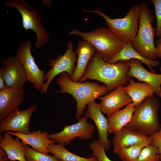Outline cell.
<instances>
[{"label": "cell", "instance_id": "cell-1", "mask_svg": "<svg viewBox=\"0 0 161 161\" xmlns=\"http://www.w3.org/2000/svg\"><path fill=\"white\" fill-rule=\"evenodd\" d=\"M130 69L126 61L108 63L104 61L96 51L84 75L78 82L82 83L89 79L97 80L103 83L110 91L120 86L127 85L130 79L127 75Z\"/></svg>", "mask_w": 161, "mask_h": 161}, {"label": "cell", "instance_id": "cell-2", "mask_svg": "<svg viewBox=\"0 0 161 161\" xmlns=\"http://www.w3.org/2000/svg\"><path fill=\"white\" fill-rule=\"evenodd\" d=\"M56 83L60 88L59 90L57 91V92L69 93L75 99L76 101L75 117L78 120L81 117L87 105L95 99L106 95L110 91L105 85H100L96 82H74L66 72L59 74L56 79Z\"/></svg>", "mask_w": 161, "mask_h": 161}, {"label": "cell", "instance_id": "cell-3", "mask_svg": "<svg viewBox=\"0 0 161 161\" xmlns=\"http://www.w3.org/2000/svg\"><path fill=\"white\" fill-rule=\"evenodd\" d=\"M160 106L154 95L147 97L135 107L131 120L125 126L144 136L153 134L161 128L158 115Z\"/></svg>", "mask_w": 161, "mask_h": 161}, {"label": "cell", "instance_id": "cell-4", "mask_svg": "<svg viewBox=\"0 0 161 161\" xmlns=\"http://www.w3.org/2000/svg\"><path fill=\"white\" fill-rule=\"evenodd\" d=\"M69 35L79 36L91 44L107 62L114 58L125 44L120 38L105 27H98L86 32L74 29Z\"/></svg>", "mask_w": 161, "mask_h": 161}, {"label": "cell", "instance_id": "cell-5", "mask_svg": "<svg viewBox=\"0 0 161 161\" xmlns=\"http://www.w3.org/2000/svg\"><path fill=\"white\" fill-rule=\"evenodd\" d=\"M140 5L139 28L132 44L134 48L143 57L154 60L158 58L154 41L156 29L152 25L154 17L153 12L149 10L146 3L142 2Z\"/></svg>", "mask_w": 161, "mask_h": 161}, {"label": "cell", "instance_id": "cell-6", "mask_svg": "<svg viewBox=\"0 0 161 161\" xmlns=\"http://www.w3.org/2000/svg\"><path fill=\"white\" fill-rule=\"evenodd\" d=\"M140 5L132 6L126 15L121 18L112 19L98 8L92 10H83L85 12L94 13L104 19L108 28L120 38L125 44L132 43L137 33L139 26Z\"/></svg>", "mask_w": 161, "mask_h": 161}, {"label": "cell", "instance_id": "cell-7", "mask_svg": "<svg viewBox=\"0 0 161 161\" xmlns=\"http://www.w3.org/2000/svg\"><path fill=\"white\" fill-rule=\"evenodd\" d=\"M5 4L9 7L15 8L21 14L23 29L26 31L32 30L35 33L36 40L34 45L36 48L43 47L49 42V35L42 26V16L38 10L32 9L23 0H9Z\"/></svg>", "mask_w": 161, "mask_h": 161}, {"label": "cell", "instance_id": "cell-8", "mask_svg": "<svg viewBox=\"0 0 161 161\" xmlns=\"http://www.w3.org/2000/svg\"><path fill=\"white\" fill-rule=\"evenodd\" d=\"M32 44V41L29 39L21 42L16 51V55L24 66L28 81L33 84L36 90L41 91L45 84V71L41 70L35 63L31 51Z\"/></svg>", "mask_w": 161, "mask_h": 161}, {"label": "cell", "instance_id": "cell-9", "mask_svg": "<svg viewBox=\"0 0 161 161\" xmlns=\"http://www.w3.org/2000/svg\"><path fill=\"white\" fill-rule=\"evenodd\" d=\"M73 48L72 43L68 41L67 49L63 55H59L56 59L49 60V66L51 68L45 74L44 81L46 82L43 88L40 91L42 95L47 93L50 83L57 75L66 72L71 77L73 74L78 57L73 51Z\"/></svg>", "mask_w": 161, "mask_h": 161}, {"label": "cell", "instance_id": "cell-10", "mask_svg": "<svg viewBox=\"0 0 161 161\" xmlns=\"http://www.w3.org/2000/svg\"><path fill=\"white\" fill-rule=\"evenodd\" d=\"M86 117H81L78 122L73 124L65 126L63 130L58 133L49 134V138L58 144L67 145L78 138L81 141L92 138L95 131L94 125L89 123Z\"/></svg>", "mask_w": 161, "mask_h": 161}, {"label": "cell", "instance_id": "cell-11", "mask_svg": "<svg viewBox=\"0 0 161 161\" xmlns=\"http://www.w3.org/2000/svg\"><path fill=\"white\" fill-rule=\"evenodd\" d=\"M1 64L0 74L6 86L11 89L23 87L28 80L24 66L18 57L9 56L3 58Z\"/></svg>", "mask_w": 161, "mask_h": 161}, {"label": "cell", "instance_id": "cell-12", "mask_svg": "<svg viewBox=\"0 0 161 161\" xmlns=\"http://www.w3.org/2000/svg\"><path fill=\"white\" fill-rule=\"evenodd\" d=\"M37 106L32 105L24 110H17L5 119L0 121V133L13 131L24 134L31 132L29 124L33 113L37 109Z\"/></svg>", "mask_w": 161, "mask_h": 161}, {"label": "cell", "instance_id": "cell-13", "mask_svg": "<svg viewBox=\"0 0 161 161\" xmlns=\"http://www.w3.org/2000/svg\"><path fill=\"white\" fill-rule=\"evenodd\" d=\"M24 95L23 87L0 90V121L18 109Z\"/></svg>", "mask_w": 161, "mask_h": 161}, {"label": "cell", "instance_id": "cell-14", "mask_svg": "<svg viewBox=\"0 0 161 161\" xmlns=\"http://www.w3.org/2000/svg\"><path fill=\"white\" fill-rule=\"evenodd\" d=\"M87 109L84 116L92 119L95 123L97 130L98 140L104 147L105 150H109L110 142L108 138V121L103 114L99 104L94 100L88 105Z\"/></svg>", "mask_w": 161, "mask_h": 161}, {"label": "cell", "instance_id": "cell-15", "mask_svg": "<svg viewBox=\"0 0 161 161\" xmlns=\"http://www.w3.org/2000/svg\"><path fill=\"white\" fill-rule=\"evenodd\" d=\"M130 67L127 73L129 77H133L141 82L146 83L158 93L161 87V73L157 74L149 71L142 65L143 63L137 59H131L126 61Z\"/></svg>", "mask_w": 161, "mask_h": 161}, {"label": "cell", "instance_id": "cell-16", "mask_svg": "<svg viewBox=\"0 0 161 161\" xmlns=\"http://www.w3.org/2000/svg\"><path fill=\"white\" fill-rule=\"evenodd\" d=\"M120 86L109 94L98 98L101 100L99 104L103 113L107 117L120 108L132 103L131 97L124 91Z\"/></svg>", "mask_w": 161, "mask_h": 161}, {"label": "cell", "instance_id": "cell-17", "mask_svg": "<svg viewBox=\"0 0 161 161\" xmlns=\"http://www.w3.org/2000/svg\"><path fill=\"white\" fill-rule=\"evenodd\" d=\"M114 134L112 142L113 152L117 154L123 148L135 144L143 143L151 144L150 136L140 134L126 126Z\"/></svg>", "mask_w": 161, "mask_h": 161}, {"label": "cell", "instance_id": "cell-18", "mask_svg": "<svg viewBox=\"0 0 161 161\" xmlns=\"http://www.w3.org/2000/svg\"><path fill=\"white\" fill-rule=\"evenodd\" d=\"M5 132L18 138L24 145H30L35 150L45 154H49L48 147L55 142L49 138L48 132L41 130L34 131L28 134L19 132L7 131Z\"/></svg>", "mask_w": 161, "mask_h": 161}, {"label": "cell", "instance_id": "cell-19", "mask_svg": "<svg viewBox=\"0 0 161 161\" xmlns=\"http://www.w3.org/2000/svg\"><path fill=\"white\" fill-rule=\"evenodd\" d=\"M96 49L90 43L84 40H80L75 52L78 55L77 64L73 75L70 77L71 80L78 82L86 71L88 63Z\"/></svg>", "mask_w": 161, "mask_h": 161}, {"label": "cell", "instance_id": "cell-20", "mask_svg": "<svg viewBox=\"0 0 161 161\" xmlns=\"http://www.w3.org/2000/svg\"><path fill=\"white\" fill-rule=\"evenodd\" d=\"M0 147L6 151L10 161H27L25 156L24 145L16 137L5 132L0 136Z\"/></svg>", "mask_w": 161, "mask_h": 161}, {"label": "cell", "instance_id": "cell-21", "mask_svg": "<svg viewBox=\"0 0 161 161\" xmlns=\"http://www.w3.org/2000/svg\"><path fill=\"white\" fill-rule=\"evenodd\" d=\"M128 83L123 88L126 93L131 98L132 103L135 107L146 98L154 95L155 93L153 88L146 83L136 82L132 79H130Z\"/></svg>", "mask_w": 161, "mask_h": 161}, {"label": "cell", "instance_id": "cell-22", "mask_svg": "<svg viewBox=\"0 0 161 161\" xmlns=\"http://www.w3.org/2000/svg\"><path fill=\"white\" fill-rule=\"evenodd\" d=\"M135 107L132 103L122 109H118L108 117V132L114 133L125 126L131 120Z\"/></svg>", "mask_w": 161, "mask_h": 161}, {"label": "cell", "instance_id": "cell-23", "mask_svg": "<svg viewBox=\"0 0 161 161\" xmlns=\"http://www.w3.org/2000/svg\"><path fill=\"white\" fill-rule=\"evenodd\" d=\"M131 59H137L145 64L151 72L155 73L156 71L153 67L158 66L159 62L157 60L148 59L138 53L133 47L132 43L125 44L121 50L108 63L115 64L118 61H127Z\"/></svg>", "mask_w": 161, "mask_h": 161}, {"label": "cell", "instance_id": "cell-24", "mask_svg": "<svg viewBox=\"0 0 161 161\" xmlns=\"http://www.w3.org/2000/svg\"><path fill=\"white\" fill-rule=\"evenodd\" d=\"M48 148L49 153L61 161H98L93 155L91 157L86 158L74 154L66 148L64 145L51 144Z\"/></svg>", "mask_w": 161, "mask_h": 161}, {"label": "cell", "instance_id": "cell-25", "mask_svg": "<svg viewBox=\"0 0 161 161\" xmlns=\"http://www.w3.org/2000/svg\"><path fill=\"white\" fill-rule=\"evenodd\" d=\"M149 145L143 143L124 148L117 154L122 161H137L142 149Z\"/></svg>", "mask_w": 161, "mask_h": 161}, {"label": "cell", "instance_id": "cell-26", "mask_svg": "<svg viewBox=\"0 0 161 161\" xmlns=\"http://www.w3.org/2000/svg\"><path fill=\"white\" fill-rule=\"evenodd\" d=\"M25 156L27 161H61L53 155L39 152L28 145H24Z\"/></svg>", "mask_w": 161, "mask_h": 161}, {"label": "cell", "instance_id": "cell-27", "mask_svg": "<svg viewBox=\"0 0 161 161\" xmlns=\"http://www.w3.org/2000/svg\"><path fill=\"white\" fill-rule=\"evenodd\" d=\"M161 160L158 150L151 144L142 149L137 161H159Z\"/></svg>", "mask_w": 161, "mask_h": 161}, {"label": "cell", "instance_id": "cell-28", "mask_svg": "<svg viewBox=\"0 0 161 161\" xmlns=\"http://www.w3.org/2000/svg\"><path fill=\"white\" fill-rule=\"evenodd\" d=\"M89 146L93 151V155L98 161H112L107 156L104 147L98 140H94Z\"/></svg>", "mask_w": 161, "mask_h": 161}, {"label": "cell", "instance_id": "cell-29", "mask_svg": "<svg viewBox=\"0 0 161 161\" xmlns=\"http://www.w3.org/2000/svg\"><path fill=\"white\" fill-rule=\"evenodd\" d=\"M155 7L157 26L156 35L158 38H161V0H151Z\"/></svg>", "mask_w": 161, "mask_h": 161}, {"label": "cell", "instance_id": "cell-30", "mask_svg": "<svg viewBox=\"0 0 161 161\" xmlns=\"http://www.w3.org/2000/svg\"><path fill=\"white\" fill-rule=\"evenodd\" d=\"M151 144L158 150L161 159V128L157 132L150 136Z\"/></svg>", "mask_w": 161, "mask_h": 161}, {"label": "cell", "instance_id": "cell-31", "mask_svg": "<svg viewBox=\"0 0 161 161\" xmlns=\"http://www.w3.org/2000/svg\"><path fill=\"white\" fill-rule=\"evenodd\" d=\"M155 47L157 52L158 58H161V38H158L155 41Z\"/></svg>", "mask_w": 161, "mask_h": 161}, {"label": "cell", "instance_id": "cell-32", "mask_svg": "<svg viewBox=\"0 0 161 161\" xmlns=\"http://www.w3.org/2000/svg\"><path fill=\"white\" fill-rule=\"evenodd\" d=\"M7 154L5 150L0 147V161H9Z\"/></svg>", "mask_w": 161, "mask_h": 161}, {"label": "cell", "instance_id": "cell-33", "mask_svg": "<svg viewBox=\"0 0 161 161\" xmlns=\"http://www.w3.org/2000/svg\"><path fill=\"white\" fill-rule=\"evenodd\" d=\"M7 88L5 84L4 81L1 75L0 74V90H3Z\"/></svg>", "mask_w": 161, "mask_h": 161}, {"label": "cell", "instance_id": "cell-34", "mask_svg": "<svg viewBox=\"0 0 161 161\" xmlns=\"http://www.w3.org/2000/svg\"><path fill=\"white\" fill-rule=\"evenodd\" d=\"M156 95L158 96L161 97V87L160 91L158 93L156 94Z\"/></svg>", "mask_w": 161, "mask_h": 161}, {"label": "cell", "instance_id": "cell-35", "mask_svg": "<svg viewBox=\"0 0 161 161\" xmlns=\"http://www.w3.org/2000/svg\"><path fill=\"white\" fill-rule=\"evenodd\" d=\"M160 71L161 72V64L160 67Z\"/></svg>", "mask_w": 161, "mask_h": 161}, {"label": "cell", "instance_id": "cell-36", "mask_svg": "<svg viewBox=\"0 0 161 161\" xmlns=\"http://www.w3.org/2000/svg\"><path fill=\"white\" fill-rule=\"evenodd\" d=\"M161 161V160H160V161Z\"/></svg>", "mask_w": 161, "mask_h": 161}]
</instances>
